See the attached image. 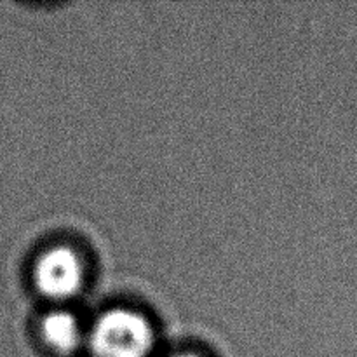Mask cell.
<instances>
[{
  "label": "cell",
  "mask_w": 357,
  "mask_h": 357,
  "mask_svg": "<svg viewBox=\"0 0 357 357\" xmlns=\"http://www.w3.org/2000/svg\"><path fill=\"white\" fill-rule=\"evenodd\" d=\"M152 345V328L132 310H110L91 331V349L96 357H149Z\"/></svg>",
  "instance_id": "cell-1"
},
{
  "label": "cell",
  "mask_w": 357,
  "mask_h": 357,
  "mask_svg": "<svg viewBox=\"0 0 357 357\" xmlns=\"http://www.w3.org/2000/svg\"><path fill=\"white\" fill-rule=\"evenodd\" d=\"M33 279L42 295L52 300H66L82 286V264L68 248H54L38 258Z\"/></svg>",
  "instance_id": "cell-2"
},
{
  "label": "cell",
  "mask_w": 357,
  "mask_h": 357,
  "mask_svg": "<svg viewBox=\"0 0 357 357\" xmlns=\"http://www.w3.org/2000/svg\"><path fill=\"white\" fill-rule=\"evenodd\" d=\"M42 337L45 344L56 352L68 354L80 344V326L68 312H51L42 321Z\"/></svg>",
  "instance_id": "cell-3"
},
{
  "label": "cell",
  "mask_w": 357,
  "mask_h": 357,
  "mask_svg": "<svg viewBox=\"0 0 357 357\" xmlns=\"http://www.w3.org/2000/svg\"><path fill=\"white\" fill-rule=\"evenodd\" d=\"M173 357H197V356H194V354H180V356H173Z\"/></svg>",
  "instance_id": "cell-4"
}]
</instances>
